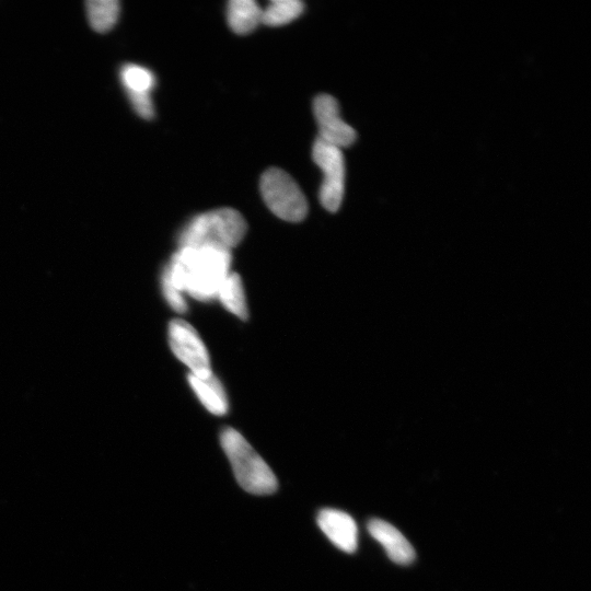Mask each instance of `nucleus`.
Wrapping results in <instances>:
<instances>
[{"label":"nucleus","instance_id":"nucleus-12","mask_svg":"<svg viewBox=\"0 0 591 591\" xmlns=\"http://www.w3.org/2000/svg\"><path fill=\"white\" fill-rule=\"evenodd\" d=\"M216 299L222 303L231 315L236 316L240 320H247L249 318L245 286H243L242 278L239 274L231 272L226 277L222 286L219 287Z\"/></svg>","mask_w":591,"mask_h":591},{"label":"nucleus","instance_id":"nucleus-11","mask_svg":"<svg viewBox=\"0 0 591 591\" xmlns=\"http://www.w3.org/2000/svg\"><path fill=\"white\" fill-rule=\"evenodd\" d=\"M227 20L231 30L245 36L262 23V8L253 0H233L227 8Z\"/></svg>","mask_w":591,"mask_h":591},{"label":"nucleus","instance_id":"nucleus-3","mask_svg":"<svg viewBox=\"0 0 591 591\" xmlns=\"http://www.w3.org/2000/svg\"><path fill=\"white\" fill-rule=\"evenodd\" d=\"M220 444L243 490L253 495H271L276 492L274 472L235 428H224L220 434Z\"/></svg>","mask_w":591,"mask_h":591},{"label":"nucleus","instance_id":"nucleus-14","mask_svg":"<svg viewBox=\"0 0 591 591\" xmlns=\"http://www.w3.org/2000/svg\"><path fill=\"white\" fill-rule=\"evenodd\" d=\"M304 8L299 0H273L262 9V23L269 27L288 25L304 13Z\"/></svg>","mask_w":591,"mask_h":591},{"label":"nucleus","instance_id":"nucleus-15","mask_svg":"<svg viewBox=\"0 0 591 591\" xmlns=\"http://www.w3.org/2000/svg\"><path fill=\"white\" fill-rule=\"evenodd\" d=\"M120 77L127 94H150L156 85L155 75L149 69L126 64L121 68Z\"/></svg>","mask_w":591,"mask_h":591},{"label":"nucleus","instance_id":"nucleus-6","mask_svg":"<svg viewBox=\"0 0 591 591\" xmlns=\"http://www.w3.org/2000/svg\"><path fill=\"white\" fill-rule=\"evenodd\" d=\"M168 338L171 351L190 369V375L207 377L213 374L207 347L189 322L182 319L172 320L169 324Z\"/></svg>","mask_w":591,"mask_h":591},{"label":"nucleus","instance_id":"nucleus-9","mask_svg":"<svg viewBox=\"0 0 591 591\" xmlns=\"http://www.w3.org/2000/svg\"><path fill=\"white\" fill-rule=\"evenodd\" d=\"M368 531L385 548L390 560L394 563L409 565L415 560V551L411 543L405 539L397 528L386 523V521L380 519L370 520Z\"/></svg>","mask_w":591,"mask_h":591},{"label":"nucleus","instance_id":"nucleus-13","mask_svg":"<svg viewBox=\"0 0 591 591\" xmlns=\"http://www.w3.org/2000/svg\"><path fill=\"white\" fill-rule=\"evenodd\" d=\"M117 0H90L87 3V17L92 29L99 33L110 31L120 17Z\"/></svg>","mask_w":591,"mask_h":591},{"label":"nucleus","instance_id":"nucleus-1","mask_svg":"<svg viewBox=\"0 0 591 591\" xmlns=\"http://www.w3.org/2000/svg\"><path fill=\"white\" fill-rule=\"evenodd\" d=\"M233 253L217 248H179L161 275L182 295L203 303L216 299L219 287L231 273Z\"/></svg>","mask_w":591,"mask_h":591},{"label":"nucleus","instance_id":"nucleus-2","mask_svg":"<svg viewBox=\"0 0 591 591\" xmlns=\"http://www.w3.org/2000/svg\"><path fill=\"white\" fill-rule=\"evenodd\" d=\"M248 225L234 208H218L195 216L178 236L179 248H217L233 251L246 237Z\"/></svg>","mask_w":591,"mask_h":591},{"label":"nucleus","instance_id":"nucleus-16","mask_svg":"<svg viewBox=\"0 0 591 591\" xmlns=\"http://www.w3.org/2000/svg\"><path fill=\"white\" fill-rule=\"evenodd\" d=\"M132 107L139 117L145 120H152L155 117V107L150 94H127Z\"/></svg>","mask_w":591,"mask_h":591},{"label":"nucleus","instance_id":"nucleus-4","mask_svg":"<svg viewBox=\"0 0 591 591\" xmlns=\"http://www.w3.org/2000/svg\"><path fill=\"white\" fill-rule=\"evenodd\" d=\"M263 200L270 211L289 223L303 222L308 214V202L297 182L282 169L271 168L260 182Z\"/></svg>","mask_w":591,"mask_h":591},{"label":"nucleus","instance_id":"nucleus-8","mask_svg":"<svg viewBox=\"0 0 591 591\" xmlns=\"http://www.w3.org/2000/svg\"><path fill=\"white\" fill-rule=\"evenodd\" d=\"M318 525L335 547L346 553L357 550V525L349 514L331 508L323 509L318 516Z\"/></svg>","mask_w":591,"mask_h":591},{"label":"nucleus","instance_id":"nucleus-5","mask_svg":"<svg viewBox=\"0 0 591 591\" xmlns=\"http://www.w3.org/2000/svg\"><path fill=\"white\" fill-rule=\"evenodd\" d=\"M312 157L323 172L320 202L327 211L340 210L345 193V160L342 149L323 143L317 138Z\"/></svg>","mask_w":591,"mask_h":591},{"label":"nucleus","instance_id":"nucleus-10","mask_svg":"<svg viewBox=\"0 0 591 591\" xmlns=\"http://www.w3.org/2000/svg\"><path fill=\"white\" fill-rule=\"evenodd\" d=\"M189 382L197 399L210 413L223 416L229 410V401L225 388L220 380L212 374L207 377L189 375Z\"/></svg>","mask_w":591,"mask_h":591},{"label":"nucleus","instance_id":"nucleus-7","mask_svg":"<svg viewBox=\"0 0 591 591\" xmlns=\"http://www.w3.org/2000/svg\"><path fill=\"white\" fill-rule=\"evenodd\" d=\"M314 113L320 141L340 149L353 145L356 131L341 117L339 102L330 95H320L314 101Z\"/></svg>","mask_w":591,"mask_h":591}]
</instances>
